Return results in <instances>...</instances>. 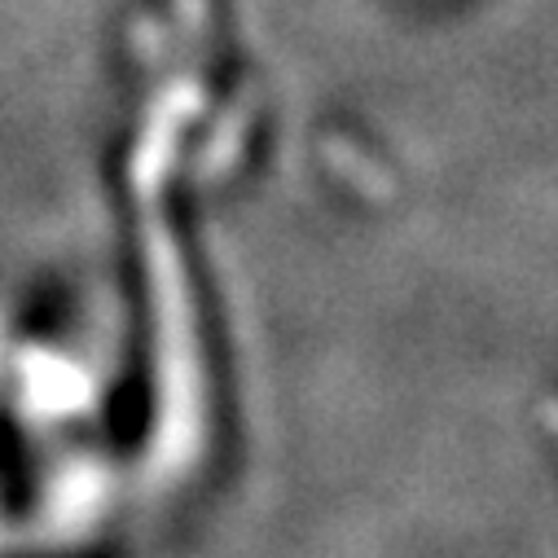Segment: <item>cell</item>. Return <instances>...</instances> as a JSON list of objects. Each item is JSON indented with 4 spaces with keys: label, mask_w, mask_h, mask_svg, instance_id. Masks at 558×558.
<instances>
[{
    "label": "cell",
    "mask_w": 558,
    "mask_h": 558,
    "mask_svg": "<svg viewBox=\"0 0 558 558\" xmlns=\"http://www.w3.org/2000/svg\"><path fill=\"white\" fill-rule=\"evenodd\" d=\"M541 417H545L549 432H558V400H545V404H541Z\"/></svg>",
    "instance_id": "cell-1"
}]
</instances>
